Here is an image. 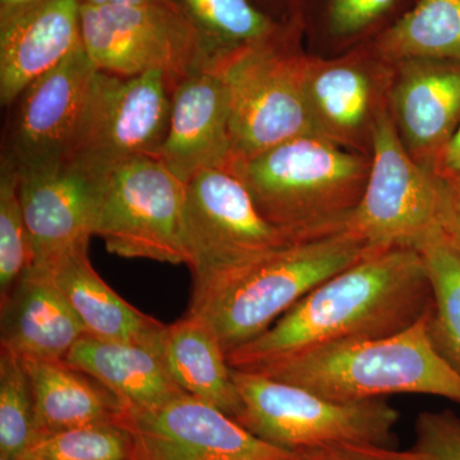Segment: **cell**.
<instances>
[{"mask_svg":"<svg viewBox=\"0 0 460 460\" xmlns=\"http://www.w3.org/2000/svg\"><path fill=\"white\" fill-rule=\"evenodd\" d=\"M431 305L419 251L372 250L311 290L255 341L226 354V361L234 370H253L323 345L390 337L419 323Z\"/></svg>","mask_w":460,"mask_h":460,"instance_id":"1","label":"cell"},{"mask_svg":"<svg viewBox=\"0 0 460 460\" xmlns=\"http://www.w3.org/2000/svg\"><path fill=\"white\" fill-rule=\"evenodd\" d=\"M370 165L361 154L307 135L233 160L229 169L268 222L310 239L347 229Z\"/></svg>","mask_w":460,"mask_h":460,"instance_id":"2","label":"cell"},{"mask_svg":"<svg viewBox=\"0 0 460 460\" xmlns=\"http://www.w3.org/2000/svg\"><path fill=\"white\" fill-rule=\"evenodd\" d=\"M372 250L348 229L296 242L190 295L189 314L208 323L228 354L255 341L311 290Z\"/></svg>","mask_w":460,"mask_h":460,"instance_id":"3","label":"cell"},{"mask_svg":"<svg viewBox=\"0 0 460 460\" xmlns=\"http://www.w3.org/2000/svg\"><path fill=\"white\" fill-rule=\"evenodd\" d=\"M429 314L390 337L323 345L246 371L335 402L425 394L460 404V375L432 344Z\"/></svg>","mask_w":460,"mask_h":460,"instance_id":"4","label":"cell"},{"mask_svg":"<svg viewBox=\"0 0 460 460\" xmlns=\"http://www.w3.org/2000/svg\"><path fill=\"white\" fill-rule=\"evenodd\" d=\"M371 165L347 229L368 248L422 251L449 237V201L441 175L416 162L385 102L371 127Z\"/></svg>","mask_w":460,"mask_h":460,"instance_id":"5","label":"cell"},{"mask_svg":"<svg viewBox=\"0 0 460 460\" xmlns=\"http://www.w3.org/2000/svg\"><path fill=\"white\" fill-rule=\"evenodd\" d=\"M232 376L243 404L237 422L268 444L296 453L394 447L399 411L383 399L335 402L255 371L232 368Z\"/></svg>","mask_w":460,"mask_h":460,"instance_id":"6","label":"cell"},{"mask_svg":"<svg viewBox=\"0 0 460 460\" xmlns=\"http://www.w3.org/2000/svg\"><path fill=\"white\" fill-rule=\"evenodd\" d=\"M308 59L280 33L219 66L228 91L233 160L314 135L305 99Z\"/></svg>","mask_w":460,"mask_h":460,"instance_id":"7","label":"cell"},{"mask_svg":"<svg viewBox=\"0 0 460 460\" xmlns=\"http://www.w3.org/2000/svg\"><path fill=\"white\" fill-rule=\"evenodd\" d=\"M184 234L192 295L272 251L305 241L268 222L229 168L208 169L187 181Z\"/></svg>","mask_w":460,"mask_h":460,"instance_id":"8","label":"cell"},{"mask_svg":"<svg viewBox=\"0 0 460 460\" xmlns=\"http://www.w3.org/2000/svg\"><path fill=\"white\" fill-rule=\"evenodd\" d=\"M84 48L99 71L132 77L164 72L172 84L211 71L204 42L174 0L120 7L83 5Z\"/></svg>","mask_w":460,"mask_h":460,"instance_id":"9","label":"cell"},{"mask_svg":"<svg viewBox=\"0 0 460 460\" xmlns=\"http://www.w3.org/2000/svg\"><path fill=\"white\" fill-rule=\"evenodd\" d=\"M186 183L156 157H138L109 174L95 235L126 259L189 262Z\"/></svg>","mask_w":460,"mask_h":460,"instance_id":"10","label":"cell"},{"mask_svg":"<svg viewBox=\"0 0 460 460\" xmlns=\"http://www.w3.org/2000/svg\"><path fill=\"white\" fill-rule=\"evenodd\" d=\"M172 87L162 71L132 77L100 71L68 163L108 177L131 160L155 157L168 133Z\"/></svg>","mask_w":460,"mask_h":460,"instance_id":"11","label":"cell"},{"mask_svg":"<svg viewBox=\"0 0 460 460\" xmlns=\"http://www.w3.org/2000/svg\"><path fill=\"white\" fill-rule=\"evenodd\" d=\"M99 72L83 47L21 93L2 154L18 172L71 160Z\"/></svg>","mask_w":460,"mask_h":460,"instance_id":"12","label":"cell"},{"mask_svg":"<svg viewBox=\"0 0 460 460\" xmlns=\"http://www.w3.org/2000/svg\"><path fill=\"white\" fill-rule=\"evenodd\" d=\"M137 460H305L251 434L214 405L187 393L153 410H128L122 420Z\"/></svg>","mask_w":460,"mask_h":460,"instance_id":"13","label":"cell"},{"mask_svg":"<svg viewBox=\"0 0 460 460\" xmlns=\"http://www.w3.org/2000/svg\"><path fill=\"white\" fill-rule=\"evenodd\" d=\"M108 177L74 163L20 172L31 266L48 268L66 251L89 243L95 235Z\"/></svg>","mask_w":460,"mask_h":460,"instance_id":"14","label":"cell"},{"mask_svg":"<svg viewBox=\"0 0 460 460\" xmlns=\"http://www.w3.org/2000/svg\"><path fill=\"white\" fill-rule=\"evenodd\" d=\"M155 157L184 183L208 169L229 168V98L220 74L198 72L172 87L168 133Z\"/></svg>","mask_w":460,"mask_h":460,"instance_id":"15","label":"cell"},{"mask_svg":"<svg viewBox=\"0 0 460 460\" xmlns=\"http://www.w3.org/2000/svg\"><path fill=\"white\" fill-rule=\"evenodd\" d=\"M395 65L390 113L408 153L435 168L460 124V62L405 59Z\"/></svg>","mask_w":460,"mask_h":460,"instance_id":"16","label":"cell"},{"mask_svg":"<svg viewBox=\"0 0 460 460\" xmlns=\"http://www.w3.org/2000/svg\"><path fill=\"white\" fill-rule=\"evenodd\" d=\"M80 0H40L0 20V100L13 105L42 75L84 47Z\"/></svg>","mask_w":460,"mask_h":460,"instance_id":"17","label":"cell"},{"mask_svg":"<svg viewBox=\"0 0 460 460\" xmlns=\"http://www.w3.org/2000/svg\"><path fill=\"white\" fill-rule=\"evenodd\" d=\"M2 305V347L22 358L66 359L87 335L50 271L30 266Z\"/></svg>","mask_w":460,"mask_h":460,"instance_id":"18","label":"cell"},{"mask_svg":"<svg viewBox=\"0 0 460 460\" xmlns=\"http://www.w3.org/2000/svg\"><path fill=\"white\" fill-rule=\"evenodd\" d=\"M305 99L314 135L357 150L371 141L372 123L384 102L370 72L354 59H308Z\"/></svg>","mask_w":460,"mask_h":460,"instance_id":"19","label":"cell"},{"mask_svg":"<svg viewBox=\"0 0 460 460\" xmlns=\"http://www.w3.org/2000/svg\"><path fill=\"white\" fill-rule=\"evenodd\" d=\"M87 335L102 341L163 348L166 325L117 295L91 265L89 243L66 251L48 266Z\"/></svg>","mask_w":460,"mask_h":460,"instance_id":"20","label":"cell"},{"mask_svg":"<svg viewBox=\"0 0 460 460\" xmlns=\"http://www.w3.org/2000/svg\"><path fill=\"white\" fill-rule=\"evenodd\" d=\"M66 361L98 378L128 410H153L184 394L169 374L163 348L84 335Z\"/></svg>","mask_w":460,"mask_h":460,"instance_id":"21","label":"cell"},{"mask_svg":"<svg viewBox=\"0 0 460 460\" xmlns=\"http://www.w3.org/2000/svg\"><path fill=\"white\" fill-rule=\"evenodd\" d=\"M22 361L35 396L39 435L93 423L122 422L126 416L127 405L119 396L66 359Z\"/></svg>","mask_w":460,"mask_h":460,"instance_id":"22","label":"cell"},{"mask_svg":"<svg viewBox=\"0 0 460 460\" xmlns=\"http://www.w3.org/2000/svg\"><path fill=\"white\" fill-rule=\"evenodd\" d=\"M163 356L169 374L184 393L214 405L237 420L243 411L220 341L196 314L166 325Z\"/></svg>","mask_w":460,"mask_h":460,"instance_id":"23","label":"cell"},{"mask_svg":"<svg viewBox=\"0 0 460 460\" xmlns=\"http://www.w3.org/2000/svg\"><path fill=\"white\" fill-rule=\"evenodd\" d=\"M381 59L460 62V0H419L376 41Z\"/></svg>","mask_w":460,"mask_h":460,"instance_id":"24","label":"cell"},{"mask_svg":"<svg viewBox=\"0 0 460 460\" xmlns=\"http://www.w3.org/2000/svg\"><path fill=\"white\" fill-rule=\"evenodd\" d=\"M201 36L211 71L280 30L251 0H174Z\"/></svg>","mask_w":460,"mask_h":460,"instance_id":"25","label":"cell"},{"mask_svg":"<svg viewBox=\"0 0 460 460\" xmlns=\"http://www.w3.org/2000/svg\"><path fill=\"white\" fill-rule=\"evenodd\" d=\"M420 253L432 290L429 338L436 350L460 375V244L447 237Z\"/></svg>","mask_w":460,"mask_h":460,"instance_id":"26","label":"cell"},{"mask_svg":"<svg viewBox=\"0 0 460 460\" xmlns=\"http://www.w3.org/2000/svg\"><path fill=\"white\" fill-rule=\"evenodd\" d=\"M17 460H137V450L123 422L93 423L39 435Z\"/></svg>","mask_w":460,"mask_h":460,"instance_id":"27","label":"cell"},{"mask_svg":"<svg viewBox=\"0 0 460 460\" xmlns=\"http://www.w3.org/2000/svg\"><path fill=\"white\" fill-rule=\"evenodd\" d=\"M39 436L35 396L22 358L0 347V456L20 458Z\"/></svg>","mask_w":460,"mask_h":460,"instance_id":"28","label":"cell"},{"mask_svg":"<svg viewBox=\"0 0 460 460\" xmlns=\"http://www.w3.org/2000/svg\"><path fill=\"white\" fill-rule=\"evenodd\" d=\"M29 235L20 196V172L2 155L0 163V299L31 266Z\"/></svg>","mask_w":460,"mask_h":460,"instance_id":"29","label":"cell"},{"mask_svg":"<svg viewBox=\"0 0 460 460\" xmlns=\"http://www.w3.org/2000/svg\"><path fill=\"white\" fill-rule=\"evenodd\" d=\"M413 450L426 460H460V417L452 411L420 413Z\"/></svg>","mask_w":460,"mask_h":460,"instance_id":"30","label":"cell"},{"mask_svg":"<svg viewBox=\"0 0 460 460\" xmlns=\"http://www.w3.org/2000/svg\"><path fill=\"white\" fill-rule=\"evenodd\" d=\"M395 0H330L332 31L352 36L371 26L394 4Z\"/></svg>","mask_w":460,"mask_h":460,"instance_id":"31","label":"cell"},{"mask_svg":"<svg viewBox=\"0 0 460 460\" xmlns=\"http://www.w3.org/2000/svg\"><path fill=\"white\" fill-rule=\"evenodd\" d=\"M305 460H393L401 454L393 447L337 445L307 450Z\"/></svg>","mask_w":460,"mask_h":460,"instance_id":"32","label":"cell"},{"mask_svg":"<svg viewBox=\"0 0 460 460\" xmlns=\"http://www.w3.org/2000/svg\"><path fill=\"white\" fill-rule=\"evenodd\" d=\"M443 178L449 201V237L460 244V166L454 169L435 168Z\"/></svg>","mask_w":460,"mask_h":460,"instance_id":"33","label":"cell"},{"mask_svg":"<svg viewBox=\"0 0 460 460\" xmlns=\"http://www.w3.org/2000/svg\"><path fill=\"white\" fill-rule=\"evenodd\" d=\"M460 166V124L436 162L435 168L454 169Z\"/></svg>","mask_w":460,"mask_h":460,"instance_id":"34","label":"cell"},{"mask_svg":"<svg viewBox=\"0 0 460 460\" xmlns=\"http://www.w3.org/2000/svg\"><path fill=\"white\" fill-rule=\"evenodd\" d=\"M38 2L40 0H0V20H5Z\"/></svg>","mask_w":460,"mask_h":460,"instance_id":"35","label":"cell"},{"mask_svg":"<svg viewBox=\"0 0 460 460\" xmlns=\"http://www.w3.org/2000/svg\"><path fill=\"white\" fill-rule=\"evenodd\" d=\"M81 4L89 7H120V5L142 4L147 0H80Z\"/></svg>","mask_w":460,"mask_h":460,"instance_id":"36","label":"cell"},{"mask_svg":"<svg viewBox=\"0 0 460 460\" xmlns=\"http://www.w3.org/2000/svg\"><path fill=\"white\" fill-rule=\"evenodd\" d=\"M393 460H426L420 456V453H417L416 450H408V452H401L395 459Z\"/></svg>","mask_w":460,"mask_h":460,"instance_id":"37","label":"cell"},{"mask_svg":"<svg viewBox=\"0 0 460 460\" xmlns=\"http://www.w3.org/2000/svg\"><path fill=\"white\" fill-rule=\"evenodd\" d=\"M0 460H17V459L9 458V456H0Z\"/></svg>","mask_w":460,"mask_h":460,"instance_id":"38","label":"cell"}]
</instances>
